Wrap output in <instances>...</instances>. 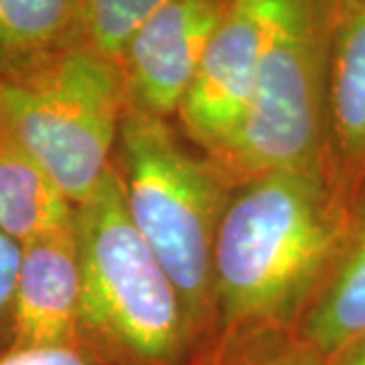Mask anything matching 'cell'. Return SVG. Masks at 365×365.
Wrapping results in <instances>:
<instances>
[{
  "instance_id": "5bb4252c",
  "label": "cell",
  "mask_w": 365,
  "mask_h": 365,
  "mask_svg": "<svg viewBox=\"0 0 365 365\" xmlns=\"http://www.w3.org/2000/svg\"><path fill=\"white\" fill-rule=\"evenodd\" d=\"M0 365H91L76 345L13 347L0 353Z\"/></svg>"
},
{
  "instance_id": "8fae6325",
  "label": "cell",
  "mask_w": 365,
  "mask_h": 365,
  "mask_svg": "<svg viewBox=\"0 0 365 365\" xmlns=\"http://www.w3.org/2000/svg\"><path fill=\"white\" fill-rule=\"evenodd\" d=\"M365 333V217L353 222L339 258L302 314L300 341L331 361Z\"/></svg>"
},
{
  "instance_id": "3957f363",
  "label": "cell",
  "mask_w": 365,
  "mask_h": 365,
  "mask_svg": "<svg viewBox=\"0 0 365 365\" xmlns=\"http://www.w3.org/2000/svg\"><path fill=\"white\" fill-rule=\"evenodd\" d=\"M118 148L128 215L169 272L193 325L215 292V240L230 201L225 181L177 143L165 118L134 108L122 118Z\"/></svg>"
},
{
  "instance_id": "5b68a950",
  "label": "cell",
  "mask_w": 365,
  "mask_h": 365,
  "mask_svg": "<svg viewBox=\"0 0 365 365\" xmlns=\"http://www.w3.org/2000/svg\"><path fill=\"white\" fill-rule=\"evenodd\" d=\"M128 98L120 67L83 45L26 81H0V126L78 207L112 169Z\"/></svg>"
},
{
  "instance_id": "9a60e30c",
  "label": "cell",
  "mask_w": 365,
  "mask_h": 365,
  "mask_svg": "<svg viewBox=\"0 0 365 365\" xmlns=\"http://www.w3.org/2000/svg\"><path fill=\"white\" fill-rule=\"evenodd\" d=\"M23 246L0 230V323L13 314Z\"/></svg>"
},
{
  "instance_id": "6da1fadb",
  "label": "cell",
  "mask_w": 365,
  "mask_h": 365,
  "mask_svg": "<svg viewBox=\"0 0 365 365\" xmlns=\"http://www.w3.org/2000/svg\"><path fill=\"white\" fill-rule=\"evenodd\" d=\"M347 197L327 173L254 177L227 201L215 240L213 287L230 327L302 317L351 232Z\"/></svg>"
},
{
  "instance_id": "7a4b0ae2",
  "label": "cell",
  "mask_w": 365,
  "mask_h": 365,
  "mask_svg": "<svg viewBox=\"0 0 365 365\" xmlns=\"http://www.w3.org/2000/svg\"><path fill=\"white\" fill-rule=\"evenodd\" d=\"M331 33L333 19L325 0H272L246 118L211 155V165L223 179L246 182L280 170L331 177L327 155Z\"/></svg>"
},
{
  "instance_id": "ba28073f",
  "label": "cell",
  "mask_w": 365,
  "mask_h": 365,
  "mask_svg": "<svg viewBox=\"0 0 365 365\" xmlns=\"http://www.w3.org/2000/svg\"><path fill=\"white\" fill-rule=\"evenodd\" d=\"M11 321L14 347L76 343L81 327V264L73 223L23 246Z\"/></svg>"
},
{
  "instance_id": "7c38bea8",
  "label": "cell",
  "mask_w": 365,
  "mask_h": 365,
  "mask_svg": "<svg viewBox=\"0 0 365 365\" xmlns=\"http://www.w3.org/2000/svg\"><path fill=\"white\" fill-rule=\"evenodd\" d=\"M76 205L13 138L0 132V230L21 246L73 223Z\"/></svg>"
},
{
  "instance_id": "277c9868",
  "label": "cell",
  "mask_w": 365,
  "mask_h": 365,
  "mask_svg": "<svg viewBox=\"0 0 365 365\" xmlns=\"http://www.w3.org/2000/svg\"><path fill=\"white\" fill-rule=\"evenodd\" d=\"M81 264V325L146 364H169L185 345L181 294L132 223L118 169L76 207Z\"/></svg>"
},
{
  "instance_id": "9c48e42d",
  "label": "cell",
  "mask_w": 365,
  "mask_h": 365,
  "mask_svg": "<svg viewBox=\"0 0 365 365\" xmlns=\"http://www.w3.org/2000/svg\"><path fill=\"white\" fill-rule=\"evenodd\" d=\"M327 155L331 177L345 195L347 185L365 177V4L333 23L327 81Z\"/></svg>"
},
{
  "instance_id": "4fadbf2b",
  "label": "cell",
  "mask_w": 365,
  "mask_h": 365,
  "mask_svg": "<svg viewBox=\"0 0 365 365\" xmlns=\"http://www.w3.org/2000/svg\"><path fill=\"white\" fill-rule=\"evenodd\" d=\"M169 2L170 0H81L88 45L118 66L132 35Z\"/></svg>"
},
{
  "instance_id": "2e32d148",
  "label": "cell",
  "mask_w": 365,
  "mask_h": 365,
  "mask_svg": "<svg viewBox=\"0 0 365 365\" xmlns=\"http://www.w3.org/2000/svg\"><path fill=\"white\" fill-rule=\"evenodd\" d=\"M244 365H329V361L325 357H321L314 349H311L307 343L299 341L290 347H284L280 351L270 353L266 357L254 359V361Z\"/></svg>"
},
{
  "instance_id": "8992f818",
  "label": "cell",
  "mask_w": 365,
  "mask_h": 365,
  "mask_svg": "<svg viewBox=\"0 0 365 365\" xmlns=\"http://www.w3.org/2000/svg\"><path fill=\"white\" fill-rule=\"evenodd\" d=\"M272 0H232L209 41L179 118L187 134L213 155L248 112L260 71Z\"/></svg>"
},
{
  "instance_id": "30bf717a",
  "label": "cell",
  "mask_w": 365,
  "mask_h": 365,
  "mask_svg": "<svg viewBox=\"0 0 365 365\" xmlns=\"http://www.w3.org/2000/svg\"><path fill=\"white\" fill-rule=\"evenodd\" d=\"M88 45L81 0H0V81H26Z\"/></svg>"
},
{
  "instance_id": "ac0fdd59",
  "label": "cell",
  "mask_w": 365,
  "mask_h": 365,
  "mask_svg": "<svg viewBox=\"0 0 365 365\" xmlns=\"http://www.w3.org/2000/svg\"><path fill=\"white\" fill-rule=\"evenodd\" d=\"M325 2L327 6H329V13H331L333 23L339 19L341 14H345L347 11H351V9H357V6L365 4V0H325Z\"/></svg>"
},
{
  "instance_id": "e0dca14e",
  "label": "cell",
  "mask_w": 365,
  "mask_h": 365,
  "mask_svg": "<svg viewBox=\"0 0 365 365\" xmlns=\"http://www.w3.org/2000/svg\"><path fill=\"white\" fill-rule=\"evenodd\" d=\"M329 365H365V333L337 353Z\"/></svg>"
},
{
  "instance_id": "d6986e66",
  "label": "cell",
  "mask_w": 365,
  "mask_h": 365,
  "mask_svg": "<svg viewBox=\"0 0 365 365\" xmlns=\"http://www.w3.org/2000/svg\"><path fill=\"white\" fill-rule=\"evenodd\" d=\"M0 132H2V126H0Z\"/></svg>"
},
{
  "instance_id": "52a82bcc",
  "label": "cell",
  "mask_w": 365,
  "mask_h": 365,
  "mask_svg": "<svg viewBox=\"0 0 365 365\" xmlns=\"http://www.w3.org/2000/svg\"><path fill=\"white\" fill-rule=\"evenodd\" d=\"M232 0H170L128 41L120 57L128 108L157 118L179 112Z\"/></svg>"
}]
</instances>
